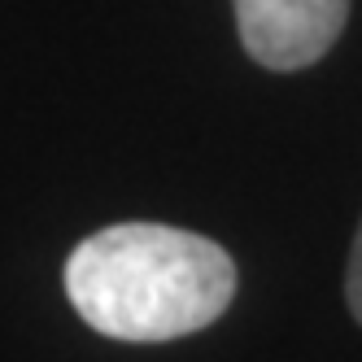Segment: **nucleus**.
I'll return each mask as SVG.
<instances>
[{
	"label": "nucleus",
	"instance_id": "obj_1",
	"mask_svg": "<svg viewBox=\"0 0 362 362\" xmlns=\"http://www.w3.org/2000/svg\"><path fill=\"white\" fill-rule=\"evenodd\" d=\"M66 297L92 332L162 345L210 327L236 297L223 245L166 223H114L66 257Z\"/></svg>",
	"mask_w": 362,
	"mask_h": 362
},
{
	"label": "nucleus",
	"instance_id": "obj_2",
	"mask_svg": "<svg viewBox=\"0 0 362 362\" xmlns=\"http://www.w3.org/2000/svg\"><path fill=\"white\" fill-rule=\"evenodd\" d=\"M245 53L267 70H305L327 57L349 22V0H231Z\"/></svg>",
	"mask_w": 362,
	"mask_h": 362
},
{
	"label": "nucleus",
	"instance_id": "obj_3",
	"mask_svg": "<svg viewBox=\"0 0 362 362\" xmlns=\"http://www.w3.org/2000/svg\"><path fill=\"white\" fill-rule=\"evenodd\" d=\"M345 297H349V315L362 323V227L354 236V253H349V275H345Z\"/></svg>",
	"mask_w": 362,
	"mask_h": 362
}]
</instances>
